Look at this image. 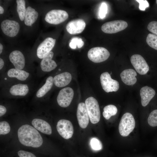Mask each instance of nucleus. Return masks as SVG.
Returning <instances> with one entry per match:
<instances>
[{"label":"nucleus","mask_w":157,"mask_h":157,"mask_svg":"<svg viewBox=\"0 0 157 157\" xmlns=\"http://www.w3.org/2000/svg\"><path fill=\"white\" fill-rule=\"evenodd\" d=\"M3 49V45L1 44H0V54H1L2 51Z\"/></svg>","instance_id":"39"},{"label":"nucleus","mask_w":157,"mask_h":157,"mask_svg":"<svg viewBox=\"0 0 157 157\" xmlns=\"http://www.w3.org/2000/svg\"><path fill=\"white\" fill-rule=\"evenodd\" d=\"M110 56L109 51L105 48L96 47L90 49L88 53V58L95 63H99L107 60Z\"/></svg>","instance_id":"4"},{"label":"nucleus","mask_w":157,"mask_h":157,"mask_svg":"<svg viewBox=\"0 0 157 157\" xmlns=\"http://www.w3.org/2000/svg\"><path fill=\"white\" fill-rule=\"evenodd\" d=\"M130 60L132 65L139 74L145 75L149 71V65L141 55L135 54L132 55Z\"/></svg>","instance_id":"10"},{"label":"nucleus","mask_w":157,"mask_h":157,"mask_svg":"<svg viewBox=\"0 0 157 157\" xmlns=\"http://www.w3.org/2000/svg\"><path fill=\"white\" fill-rule=\"evenodd\" d=\"M53 54V52L50 51L42 58L40 62V67L43 71L50 72L57 67L56 63L52 59Z\"/></svg>","instance_id":"17"},{"label":"nucleus","mask_w":157,"mask_h":157,"mask_svg":"<svg viewBox=\"0 0 157 157\" xmlns=\"http://www.w3.org/2000/svg\"><path fill=\"white\" fill-rule=\"evenodd\" d=\"M128 25L127 22L124 21L116 20L105 23L102 26L101 29L105 33H115L124 30Z\"/></svg>","instance_id":"6"},{"label":"nucleus","mask_w":157,"mask_h":157,"mask_svg":"<svg viewBox=\"0 0 157 157\" xmlns=\"http://www.w3.org/2000/svg\"><path fill=\"white\" fill-rule=\"evenodd\" d=\"M53 78L49 76L47 79L45 83L38 91L36 95L38 98L44 96L51 89L53 84Z\"/></svg>","instance_id":"24"},{"label":"nucleus","mask_w":157,"mask_h":157,"mask_svg":"<svg viewBox=\"0 0 157 157\" xmlns=\"http://www.w3.org/2000/svg\"><path fill=\"white\" fill-rule=\"evenodd\" d=\"M135 126L134 118L131 114L124 113L122 117L119 125L120 135L123 137L128 136L134 129Z\"/></svg>","instance_id":"3"},{"label":"nucleus","mask_w":157,"mask_h":157,"mask_svg":"<svg viewBox=\"0 0 157 157\" xmlns=\"http://www.w3.org/2000/svg\"><path fill=\"white\" fill-rule=\"evenodd\" d=\"M69 15L65 11L61 10H53L48 12L45 17L47 22L53 24H58L66 20Z\"/></svg>","instance_id":"5"},{"label":"nucleus","mask_w":157,"mask_h":157,"mask_svg":"<svg viewBox=\"0 0 157 157\" xmlns=\"http://www.w3.org/2000/svg\"><path fill=\"white\" fill-rule=\"evenodd\" d=\"M84 44V42L82 39L77 37L73 38L69 44V46L72 49H75L76 46L79 48L82 47Z\"/></svg>","instance_id":"30"},{"label":"nucleus","mask_w":157,"mask_h":157,"mask_svg":"<svg viewBox=\"0 0 157 157\" xmlns=\"http://www.w3.org/2000/svg\"><path fill=\"white\" fill-rule=\"evenodd\" d=\"M56 129L59 135L63 138L68 139L71 138L74 133V128L69 120L61 119L58 121Z\"/></svg>","instance_id":"8"},{"label":"nucleus","mask_w":157,"mask_h":157,"mask_svg":"<svg viewBox=\"0 0 157 157\" xmlns=\"http://www.w3.org/2000/svg\"><path fill=\"white\" fill-rule=\"evenodd\" d=\"M147 121L149 125L151 126H157V109L154 110L150 113Z\"/></svg>","instance_id":"29"},{"label":"nucleus","mask_w":157,"mask_h":157,"mask_svg":"<svg viewBox=\"0 0 157 157\" xmlns=\"http://www.w3.org/2000/svg\"><path fill=\"white\" fill-rule=\"evenodd\" d=\"M7 75L10 77H15L20 81H25L28 77L29 73L22 69L12 68L9 69Z\"/></svg>","instance_id":"23"},{"label":"nucleus","mask_w":157,"mask_h":157,"mask_svg":"<svg viewBox=\"0 0 157 157\" xmlns=\"http://www.w3.org/2000/svg\"><path fill=\"white\" fill-rule=\"evenodd\" d=\"M1 28L5 35L9 37H13L18 33L20 26L19 23L16 21L6 19L2 22Z\"/></svg>","instance_id":"11"},{"label":"nucleus","mask_w":157,"mask_h":157,"mask_svg":"<svg viewBox=\"0 0 157 157\" xmlns=\"http://www.w3.org/2000/svg\"><path fill=\"white\" fill-rule=\"evenodd\" d=\"M147 28L150 32L157 35V21L150 22L147 26Z\"/></svg>","instance_id":"33"},{"label":"nucleus","mask_w":157,"mask_h":157,"mask_svg":"<svg viewBox=\"0 0 157 157\" xmlns=\"http://www.w3.org/2000/svg\"><path fill=\"white\" fill-rule=\"evenodd\" d=\"M38 16V13L34 9L28 6L26 8L24 20L25 24L27 26H31L36 21Z\"/></svg>","instance_id":"21"},{"label":"nucleus","mask_w":157,"mask_h":157,"mask_svg":"<svg viewBox=\"0 0 157 157\" xmlns=\"http://www.w3.org/2000/svg\"><path fill=\"white\" fill-rule=\"evenodd\" d=\"M139 3V8L142 10H144L146 8L149 7V4L146 0H136Z\"/></svg>","instance_id":"35"},{"label":"nucleus","mask_w":157,"mask_h":157,"mask_svg":"<svg viewBox=\"0 0 157 157\" xmlns=\"http://www.w3.org/2000/svg\"><path fill=\"white\" fill-rule=\"evenodd\" d=\"M90 145L93 152H97L102 149L103 146L100 141L96 138H92L90 141Z\"/></svg>","instance_id":"27"},{"label":"nucleus","mask_w":157,"mask_h":157,"mask_svg":"<svg viewBox=\"0 0 157 157\" xmlns=\"http://www.w3.org/2000/svg\"><path fill=\"white\" fill-rule=\"evenodd\" d=\"M86 26L85 22L82 19H77L69 22L66 26L67 31L71 34H79L83 31Z\"/></svg>","instance_id":"14"},{"label":"nucleus","mask_w":157,"mask_h":157,"mask_svg":"<svg viewBox=\"0 0 157 157\" xmlns=\"http://www.w3.org/2000/svg\"><path fill=\"white\" fill-rule=\"evenodd\" d=\"M9 59L15 69H22L24 67L25 58L23 54L21 51L18 50L13 51L9 55Z\"/></svg>","instance_id":"15"},{"label":"nucleus","mask_w":157,"mask_h":157,"mask_svg":"<svg viewBox=\"0 0 157 157\" xmlns=\"http://www.w3.org/2000/svg\"><path fill=\"white\" fill-rule=\"evenodd\" d=\"M10 128L9 123L6 121L0 122V134L6 135L10 131Z\"/></svg>","instance_id":"31"},{"label":"nucleus","mask_w":157,"mask_h":157,"mask_svg":"<svg viewBox=\"0 0 157 157\" xmlns=\"http://www.w3.org/2000/svg\"><path fill=\"white\" fill-rule=\"evenodd\" d=\"M17 10L19 18L21 21L24 20L26 8L25 1L24 0H17Z\"/></svg>","instance_id":"25"},{"label":"nucleus","mask_w":157,"mask_h":157,"mask_svg":"<svg viewBox=\"0 0 157 157\" xmlns=\"http://www.w3.org/2000/svg\"><path fill=\"white\" fill-rule=\"evenodd\" d=\"M146 42L150 47L157 50V35L149 34L146 38Z\"/></svg>","instance_id":"28"},{"label":"nucleus","mask_w":157,"mask_h":157,"mask_svg":"<svg viewBox=\"0 0 157 157\" xmlns=\"http://www.w3.org/2000/svg\"><path fill=\"white\" fill-rule=\"evenodd\" d=\"M85 104L91 123H98L100 120L101 114L97 101L94 97H90L86 99Z\"/></svg>","instance_id":"2"},{"label":"nucleus","mask_w":157,"mask_h":157,"mask_svg":"<svg viewBox=\"0 0 157 157\" xmlns=\"http://www.w3.org/2000/svg\"><path fill=\"white\" fill-rule=\"evenodd\" d=\"M140 94L141 97V103L143 106H146L156 94V91L152 88L146 86L142 88Z\"/></svg>","instance_id":"16"},{"label":"nucleus","mask_w":157,"mask_h":157,"mask_svg":"<svg viewBox=\"0 0 157 157\" xmlns=\"http://www.w3.org/2000/svg\"><path fill=\"white\" fill-rule=\"evenodd\" d=\"M156 4H157V0H156Z\"/></svg>","instance_id":"40"},{"label":"nucleus","mask_w":157,"mask_h":157,"mask_svg":"<svg viewBox=\"0 0 157 157\" xmlns=\"http://www.w3.org/2000/svg\"><path fill=\"white\" fill-rule=\"evenodd\" d=\"M117 111V108L115 106L109 105L104 108L103 115L106 119H109L112 116L115 115Z\"/></svg>","instance_id":"26"},{"label":"nucleus","mask_w":157,"mask_h":157,"mask_svg":"<svg viewBox=\"0 0 157 157\" xmlns=\"http://www.w3.org/2000/svg\"><path fill=\"white\" fill-rule=\"evenodd\" d=\"M17 134L20 142L24 146L37 148L42 144L43 139L40 133L34 127L29 125L20 126Z\"/></svg>","instance_id":"1"},{"label":"nucleus","mask_w":157,"mask_h":157,"mask_svg":"<svg viewBox=\"0 0 157 157\" xmlns=\"http://www.w3.org/2000/svg\"><path fill=\"white\" fill-rule=\"evenodd\" d=\"M4 13V9L1 6H0V14H2Z\"/></svg>","instance_id":"38"},{"label":"nucleus","mask_w":157,"mask_h":157,"mask_svg":"<svg viewBox=\"0 0 157 157\" xmlns=\"http://www.w3.org/2000/svg\"><path fill=\"white\" fill-rule=\"evenodd\" d=\"M72 79L71 74L69 72H65L55 76L53 78V82L56 86L63 87L68 85Z\"/></svg>","instance_id":"20"},{"label":"nucleus","mask_w":157,"mask_h":157,"mask_svg":"<svg viewBox=\"0 0 157 157\" xmlns=\"http://www.w3.org/2000/svg\"><path fill=\"white\" fill-rule=\"evenodd\" d=\"M31 124L35 128L42 133L48 135L52 133V129L50 125L44 120L35 118L32 120Z\"/></svg>","instance_id":"19"},{"label":"nucleus","mask_w":157,"mask_h":157,"mask_svg":"<svg viewBox=\"0 0 157 157\" xmlns=\"http://www.w3.org/2000/svg\"><path fill=\"white\" fill-rule=\"evenodd\" d=\"M74 92L70 87H66L59 92L57 98V103L60 106L65 108L71 104L74 97Z\"/></svg>","instance_id":"9"},{"label":"nucleus","mask_w":157,"mask_h":157,"mask_svg":"<svg viewBox=\"0 0 157 157\" xmlns=\"http://www.w3.org/2000/svg\"><path fill=\"white\" fill-rule=\"evenodd\" d=\"M6 112V107L2 106L0 105V116L1 117L4 115Z\"/></svg>","instance_id":"36"},{"label":"nucleus","mask_w":157,"mask_h":157,"mask_svg":"<svg viewBox=\"0 0 157 157\" xmlns=\"http://www.w3.org/2000/svg\"><path fill=\"white\" fill-rule=\"evenodd\" d=\"M137 74L133 69H129L123 71L120 74V76L122 82L126 85H131L135 83L137 80L135 76Z\"/></svg>","instance_id":"18"},{"label":"nucleus","mask_w":157,"mask_h":157,"mask_svg":"<svg viewBox=\"0 0 157 157\" xmlns=\"http://www.w3.org/2000/svg\"><path fill=\"white\" fill-rule=\"evenodd\" d=\"M56 40L51 37L46 38L38 46L37 50L38 57L42 59L51 51L55 44Z\"/></svg>","instance_id":"12"},{"label":"nucleus","mask_w":157,"mask_h":157,"mask_svg":"<svg viewBox=\"0 0 157 157\" xmlns=\"http://www.w3.org/2000/svg\"><path fill=\"white\" fill-rule=\"evenodd\" d=\"M76 116L78 124L82 129L88 126L89 121V117L85 103L81 102L78 105Z\"/></svg>","instance_id":"13"},{"label":"nucleus","mask_w":157,"mask_h":157,"mask_svg":"<svg viewBox=\"0 0 157 157\" xmlns=\"http://www.w3.org/2000/svg\"><path fill=\"white\" fill-rule=\"evenodd\" d=\"M76 157H79V156H76Z\"/></svg>","instance_id":"41"},{"label":"nucleus","mask_w":157,"mask_h":157,"mask_svg":"<svg viewBox=\"0 0 157 157\" xmlns=\"http://www.w3.org/2000/svg\"><path fill=\"white\" fill-rule=\"evenodd\" d=\"M100 80L103 89L107 92H116L119 89V82L117 81L112 79L110 74L107 72L101 74Z\"/></svg>","instance_id":"7"},{"label":"nucleus","mask_w":157,"mask_h":157,"mask_svg":"<svg viewBox=\"0 0 157 157\" xmlns=\"http://www.w3.org/2000/svg\"><path fill=\"white\" fill-rule=\"evenodd\" d=\"M107 8L106 4L103 3L100 7L99 15L100 17L103 19L105 17L107 13Z\"/></svg>","instance_id":"34"},{"label":"nucleus","mask_w":157,"mask_h":157,"mask_svg":"<svg viewBox=\"0 0 157 157\" xmlns=\"http://www.w3.org/2000/svg\"><path fill=\"white\" fill-rule=\"evenodd\" d=\"M18 157H37L33 153L23 150H19L17 152Z\"/></svg>","instance_id":"32"},{"label":"nucleus","mask_w":157,"mask_h":157,"mask_svg":"<svg viewBox=\"0 0 157 157\" xmlns=\"http://www.w3.org/2000/svg\"><path fill=\"white\" fill-rule=\"evenodd\" d=\"M29 89L27 85L18 84L12 86L10 92L13 95L24 96L28 93Z\"/></svg>","instance_id":"22"},{"label":"nucleus","mask_w":157,"mask_h":157,"mask_svg":"<svg viewBox=\"0 0 157 157\" xmlns=\"http://www.w3.org/2000/svg\"><path fill=\"white\" fill-rule=\"evenodd\" d=\"M4 61L1 58H0V69H1L3 67L4 65Z\"/></svg>","instance_id":"37"}]
</instances>
